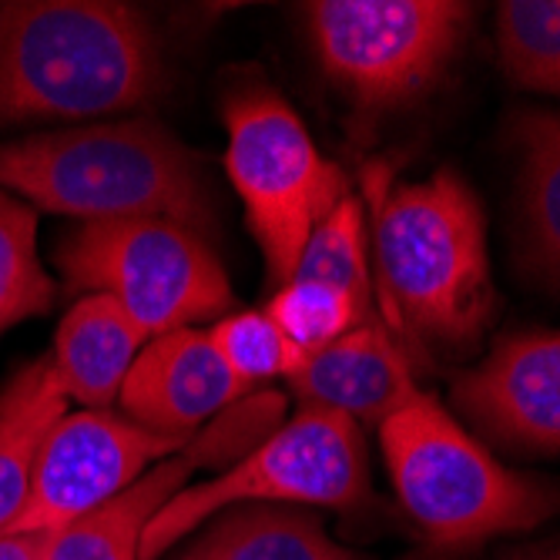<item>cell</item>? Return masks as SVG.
I'll use <instances>...</instances> for the list:
<instances>
[{"label":"cell","mask_w":560,"mask_h":560,"mask_svg":"<svg viewBox=\"0 0 560 560\" xmlns=\"http://www.w3.org/2000/svg\"><path fill=\"white\" fill-rule=\"evenodd\" d=\"M151 21L118 0L0 4V128L135 112L162 88Z\"/></svg>","instance_id":"6da1fadb"},{"label":"cell","mask_w":560,"mask_h":560,"mask_svg":"<svg viewBox=\"0 0 560 560\" xmlns=\"http://www.w3.org/2000/svg\"><path fill=\"white\" fill-rule=\"evenodd\" d=\"M0 188L78 222L168 219L209 229L212 201L191 151L159 121L128 118L0 144Z\"/></svg>","instance_id":"7a4b0ae2"},{"label":"cell","mask_w":560,"mask_h":560,"mask_svg":"<svg viewBox=\"0 0 560 560\" xmlns=\"http://www.w3.org/2000/svg\"><path fill=\"white\" fill-rule=\"evenodd\" d=\"M380 295L396 329L427 346H470L493 316L487 222L470 185L440 172L396 185L376 209Z\"/></svg>","instance_id":"3957f363"},{"label":"cell","mask_w":560,"mask_h":560,"mask_svg":"<svg viewBox=\"0 0 560 560\" xmlns=\"http://www.w3.org/2000/svg\"><path fill=\"white\" fill-rule=\"evenodd\" d=\"M380 446L402 511L436 547H470L544 524L560 493L503 467L430 393L380 423Z\"/></svg>","instance_id":"277c9868"},{"label":"cell","mask_w":560,"mask_h":560,"mask_svg":"<svg viewBox=\"0 0 560 560\" xmlns=\"http://www.w3.org/2000/svg\"><path fill=\"white\" fill-rule=\"evenodd\" d=\"M370 493L363 427L326 410H299L206 483H188L151 517L138 560H159L182 537L242 503L339 506L352 511Z\"/></svg>","instance_id":"5b68a950"},{"label":"cell","mask_w":560,"mask_h":560,"mask_svg":"<svg viewBox=\"0 0 560 560\" xmlns=\"http://www.w3.org/2000/svg\"><path fill=\"white\" fill-rule=\"evenodd\" d=\"M55 266L74 295H108L155 339L209 323L235 305L206 235L168 219L78 222L58 238Z\"/></svg>","instance_id":"8992f818"},{"label":"cell","mask_w":560,"mask_h":560,"mask_svg":"<svg viewBox=\"0 0 560 560\" xmlns=\"http://www.w3.org/2000/svg\"><path fill=\"white\" fill-rule=\"evenodd\" d=\"M225 175L245 206L276 285L295 276L316 225L349 195L339 165L319 155L313 135L272 88H238L222 101Z\"/></svg>","instance_id":"52a82bcc"},{"label":"cell","mask_w":560,"mask_h":560,"mask_svg":"<svg viewBox=\"0 0 560 560\" xmlns=\"http://www.w3.org/2000/svg\"><path fill=\"white\" fill-rule=\"evenodd\" d=\"M302 11L323 74L363 112L433 88L470 21L453 0H313Z\"/></svg>","instance_id":"ba28073f"},{"label":"cell","mask_w":560,"mask_h":560,"mask_svg":"<svg viewBox=\"0 0 560 560\" xmlns=\"http://www.w3.org/2000/svg\"><path fill=\"white\" fill-rule=\"evenodd\" d=\"M191 440L151 433L112 410L65 413L47 433L31 497L8 534H55L97 511Z\"/></svg>","instance_id":"9c48e42d"},{"label":"cell","mask_w":560,"mask_h":560,"mask_svg":"<svg viewBox=\"0 0 560 560\" xmlns=\"http://www.w3.org/2000/svg\"><path fill=\"white\" fill-rule=\"evenodd\" d=\"M453 402L503 446L560 453V332L503 336L453 383Z\"/></svg>","instance_id":"30bf717a"},{"label":"cell","mask_w":560,"mask_h":560,"mask_svg":"<svg viewBox=\"0 0 560 560\" xmlns=\"http://www.w3.org/2000/svg\"><path fill=\"white\" fill-rule=\"evenodd\" d=\"M248 389L229 373L209 329H172L148 339L121 386V417L131 423L191 440V433L219 417Z\"/></svg>","instance_id":"8fae6325"},{"label":"cell","mask_w":560,"mask_h":560,"mask_svg":"<svg viewBox=\"0 0 560 560\" xmlns=\"http://www.w3.org/2000/svg\"><path fill=\"white\" fill-rule=\"evenodd\" d=\"M285 386L299 410L342 413L360 427H380L420 393L410 366L376 319L305 355Z\"/></svg>","instance_id":"7c38bea8"},{"label":"cell","mask_w":560,"mask_h":560,"mask_svg":"<svg viewBox=\"0 0 560 560\" xmlns=\"http://www.w3.org/2000/svg\"><path fill=\"white\" fill-rule=\"evenodd\" d=\"M225 453V436L209 433L191 440L182 453L155 464L128 490L101 503L97 511L65 524L55 534H44L40 560H138L141 537L162 506L188 487V477Z\"/></svg>","instance_id":"4fadbf2b"},{"label":"cell","mask_w":560,"mask_h":560,"mask_svg":"<svg viewBox=\"0 0 560 560\" xmlns=\"http://www.w3.org/2000/svg\"><path fill=\"white\" fill-rule=\"evenodd\" d=\"M144 346V329L115 299L94 292L68 310L47 360L68 402L74 399L84 410H112Z\"/></svg>","instance_id":"5bb4252c"},{"label":"cell","mask_w":560,"mask_h":560,"mask_svg":"<svg viewBox=\"0 0 560 560\" xmlns=\"http://www.w3.org/2000/svg\"><path fill=\"white\" fill-rule=\"evenodd\" d=\"M175 560H360L302 506L242 503L215 514Z\"/></svg>","instance_id":"9a60e30c"},{"label":"cell","mask_w":560,"mask_h":560,"mask_svg":"<svg viewBox=\"0 0 560 560\" xmlns=\"http://www.w3.org/2000/svg\"><path fill=\"white\" fill-rule=\"evenodd\" d=\"M65 413L68 396L50 360L24 366L0 389V534H8L21 517L31 497L37 453Z\"/></svg>","instance_id":"2e32d148"},{"label":"cell","mask_w":560,"mask_h":560,"mask_svg":"<svg viewBox=\"0 0 560 560\" xmlns=\"http://www.w3.org/2000/svg\"><path fill=\"white\" fill-rule=\"evenodd\" d=\"M514 144L521 151L524 266L560 289V115L521 112Z\"/></svg>","instance_id":"e0dca14e"},{"label":"cell","mask_w":560,"mask_h":560,"mask_svg":"<svg viewBox=\"0 0 560 560\" xmlns=\"http://www.w3.org/2000/svg\"><path fill=\"white\" fill-rule=\"evenodd\" d=\"M55 282L37 256V212L0 188V339L18 323L50 313Z\"/></svg>","instance_id":"ac0fdd59"},{"label":"cell","mask_w":560,"mask_h":560,"mask_svg":"<svg viewBox=\"0 0 560 560\" xmlns=\"http://www.w3.org/2000/svg\"><path fill=\"white\" fill-rule=\"evenodd\" d=\"M497 47L517 84L560 97V0H506L497 8Z\"/></svg>","instance_id":"d6986e66"},{"label":"cell","mask_w":560,"mask_h":560,"mask_svg":"<svg viewBox=\"0 0 560 560\" xmlns=\"http://www.w3.org/2000/svg\"><path fill=\"white\" fill-rule=\"evenodd\" d=\"M292 279H319L355 302L373 310V289H370V266H366V222L360 198L352 191L339 206L316 225V232L305 242L295 276Z\"/></svg>","instance_id":"ffe728a7"},{"label":"cell","mask_w":560,"mask_h":560,"mask_svg":"<svg viewBox=\"0 0 560 560\" xmlns=\"http://www.w3.org/2000/svg\"><path fill=\"white\" fill-rule=\"evenodd\" d=\"M266 313L305 355L326 349L329 342L373 319V310H366L363 302L319 279H289L279 285Z\"/></svg>","instance_id":"44dd1931"},{"label":"cell","mask_w":560,"mask_h":560,"mask_svg":"<svg viewBox=\"0 0 560 560\" xmlns=\"http://www.w3.org/2000/svg\"><path fill=\"white\" fill-rule=\"evenodd\" d=\"M209 339L219 349L229 373L245 389L269 380H289L305 363V352L289 342V336L272 323L266 310L222 316L209 329Z\"/></svg>","instance_id":"7402d4cb"},{"label":"cell","mask_w":560,"mask_h":560,"mask_svg":"<svg viewBox=\"0 0 560 560\" xmlns=\"http://www.w3.org/2000/svg\"><path fill=\"white\" fill-rule=\"evenodd\" d=\"M44 534H0V560H40Z\"/></svg>","instance_id":"603a6c76"}]
</instances>
